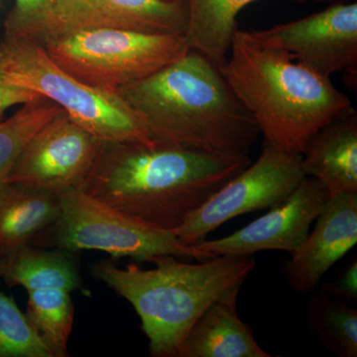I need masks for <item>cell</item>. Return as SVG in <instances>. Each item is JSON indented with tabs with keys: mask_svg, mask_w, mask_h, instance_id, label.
<instances>
[{
	"mask_svg": "<svg viewBox=\"0 0 357 357\" xmlns=\"http://www.w3.org/2000/svg\"><path fill=\"white\" fill-rule=\"evenodd\" d=\"M0 68L9 83L48 98L100 140L153 141L116 93L77 81L33 40L4 37L0 41Z\"/></svg>",
	"mask_w": 357,
	"mask_h": 357,
	"instance_id": "obj_5",
	"label": "cell"
},
{
	"mask_svg": "<svg viewBox=\"0 0 357 357\" xmlns=\"http://www.w3.org/2000/svg\"><path fill=\"white\" fill-rule=\"evenodd\" d=\"M0 357H54L11 296L0 291Z\"/></svg>",
	"mask_w": 357,
	"mask_h": 357,
	"instance_id": "obj_22",
	"label": "cell"
},
{
	"mask_svg": "<svg viewBox=\"0 0 357 357\" xmlns=\"http://www.w3.org/2000/svg\"><path fill=\"white\" fill-rule=\"evenodd\" d=\"M102 142L62 110L28 141L4 183L58 197L81 188Z\"/></svg>",
	"mask_w": 357,
	"mask_h": 357,
	"instance_id": "obj_10",
	"label": "cell"
},
{
	"mask_svg": "<svg viewBox=\"0 0 357 357\" xmlns=\"http://www.w3.org/2000/svg\"><path fill=\"white\" fill-rule=\"evenodd\" d=\"M60 199L13 183L0 185V255L51 227L60 215Z\"/></svg>",
	"mask_w": 357,
	"mask_h": 357,
	"instance_id": "obj_17",
	"label": "cell"
},
{
	"mask_svg": "<svg viewBox=\"0 0 357 357\" xmlns=\"http://www.w3.org/2000/svg\"><path fill=\"white\" fill-rule=\"evenodd\" d=\"M61 211L49 234L53 248L69 252L102 251L112 258L130 257L151 262L157 256L195 258L215 256L185 245L170 230L156 229L102 203L79 188L59 196Z\"/></svg>",
	"mask_w": 357,
	"mask_h": 357,
	"instance_id": "obj_7",
	"label": "cell"
},
{
	"mask_svg": "<svg viewBox=\"0 0 357 357\" xmlns=\"http://www.w3.org/2000/svg\"><path fill=\"white\" fill-rule=\"evenodd\" d=\"M269 48L286 52L321 76L357 72V3H335L302 20L248 31Z\"/></svg>",
	"mask_w": 357,
	"mask_h": 357,
	"instance_id": "obj_11",
	"label": "cell"
},
{
	"mask_svg": "<svg viewBox=\"0 0 357 357\" xmlns=\"http://www.w3.org/2000/svg\"><path fill=\"white\" fill-rule=\"evenodd\" d=\"M328 197L319 181L306 177L285 202L266 215L229 236L192 246L215 257L253 255L264 250L293 253L304 243Z\"/></svg>",
	"mask_w": 357,
	"mask_h": 357,
	"instance_id": "obj_12",
	"label": "cell"
},
{
	"mask_svg": "<svg viewBox=\"0 0 357 357\" xmlns=\"http://www.w3.org/2000/svg\"><path fill=\"white\" fill-rule=\"evenodd\" d=\"M114 93L156 142L220 156L249 157L260 134L218 66L195 50Z\"/></svg>",
	"mask_w": 357,
	"mask_h": 357,
	"instance_id": "obj_2",
	"label": "cell"
},
{
	"mask_svg": "<svg viewBox=\"0 0 357 357\" xmlns=\"http://www.w3.org/2000/svg\"><path fill=\"white\" fill-rule=\"evenodd\" d=\"M61 68L93 88L114 91L151 76L189 52L178 33L91 29L39 43Z\"/></svg>",
	"mask_w": 357,
	"mask_h": 357,
	"instance_id": "obj_6",
	"label": "cell"
},
{
	"mask_svg": "<svg viewBox=\"0 0 357 357\" xmlns=\"http://www.w3.org/2000/svg\"><path fill=\"white\" fill-rule=\"evenodd\" d=\"M236 288L215 301L185 337L178 357H271L239 319Z\"/></svg>",
	"mask_w": 357,
	"mask_h": 357,
	"instance_id": "obj_15",
	"label": "cell"
},
{
	"mask_svg": "<svg viewBox=\"0 0 357 357\" xmlns=\"http://www.w3.org/2000/svg\"><path fill=\"white\" fill-rule=\"evenodd\" d=\"M317 1H326V0H317Z\"/></svg>",
	"mask_w": 357,
	"mask_h": 357,
	"instance_id": "obj_26",
	"label": "cell"
},
{
	"mask_svg": "<svg viewBox=\"0 0 357 357\" xmlns=\"http://www.w3.org/2000/svg\"><path fill=\"white\" fill-rule=\"evenodd\" d=\"M256 0H185L184 34L190 50L201 53L220 67L229 56L237 28V15ZM304 3L307 0H292Z\"/></svg>",
	"mask_w": 357,
	"mask_h": 357,
	"instance_id": "obj_18",
	"label": "cell"
},
{
	"mask_svg": "<svg viewBox=\"0 0 357 357\" xmlns=\"http://www.w3.org/2000/svg\"><path fill=\"white\" fill-rule=\"evenodd\" d=\"M305 177L319 181L330 196L357 192V112L352 107L319 129L302 153Z\"/></svg>",
	"mask_w": 357,
	"mask_h": 357,
	"instance_id": "obj_14",
	"label": "cell"
},
{
	"mask_svg": "<svg viewBox=\"0 0 357 357\" xmlns=\"http://www.w3.org/2000/svg\"><path fill=\"white\" fill-rule=\"evenodd\" d=\"M218 69L264 139L291 153H302L319 128L354 107L331 77L286 52L262 46L243 30L234 33Z\"/></svg>",
	"mask_w": 357,
	"mask_h": 357,
	"instance_id": "obj_3",
	"label": "cell"
},
{
	"mask_svg": "<svg viewBox=\"0 0 357 357\" xmlns=\"http://www.w3.org/2000/svg\"><path fill=\"white\" fill-rule=\"evenodd\" d=\"M26 316L54 357L68 356L75 307L69 291L43 289L27 292Z\"/></svg>",
	"mask_w": 357,
	"mask_h": 357,
	"instance_id": "obj_19",
	"label": "cell"
},
{
	"mask_svg": "<svg viewBox=\"0 0 357 357\" xmlns=\"http://www.w3.org/2000/svg\"><path fill=\"white\" fill-rule=\"evenodd\" d=\"M47 3L48 0H15V6L4 22L6 36H13L23 26L36 18Z\"/></svg>",
	"mask_w": 357,
	"mask_h": 357,
	"instance_id": "obj_23",
	"label": "cell"
},
{
	"mask_svg": "<svg viewBox=\"0 0 357 357\" xmlns=\"http://www.w3.org/2000/svg\"><path fill=\"white\" fill-rule=\"evenodd\" d=\"M0 279L10 287L24 288L26 292L63 289L72 293L82 287L72 252L37 248L30 243L0 255Z\"/></svg>",
	"mask_w": 357,
	"mask_h": 357,
	"instance_id": "obj_16",
	"label": "cell"
},
{
	"mask_svg": "<svg viewBox=\"0 0 357 357\" xmlns=\"http://www.w3.org/2000/svg\"><path fill=\"white\" fill-rule=\"evenodd\" d=\"M62 110L48 98H42L21 105L15 114L0 121V185L28 141Z\"/></svg>",
	"mask_w": 357,
	"mask_h": 357,
	"instance_id": "obj_21",
	"label": "cell"
},
{
	"mask_svg": "<svg viewBox=\"0 0 357 357\" xmlns=\"http://www.w3.org/2000/svg\"><path fill=\"white\" fill-rule=\"evenodd\" d=\"M316 225L304 243L291 253L287 265L289 283L307 293L319 285L324 275L357 243V192L328 197Z\"/></svg>",
	"mask_w": 357,
	"mask_h": 357,
	"instance_id": "obj_13",
	"label": "cell"
},
{
	"mask_svg": "<svg viewBox=\"0 0 357 357\" xmlns=\"http://www.w3.org/2000/svg\"><path fill=\"white\" fill-rule=\"evenodd\" d=\"M187 22L185 0H48L36 18L8 37L41 43L91 29L184 35Z\"/></svg>",
	"mask_w": 357,
	"mask_h": 357,
	"instance_id": "obj_9",
	"label": "cell"
},
{
	"mask_svg": "<svg viewBox=\"0 0 357 357\" xmlns=\"http://www.w3.org/2000/svg\"><path fill=\"white\" fill-rule=\"evenodd\" d=\"M309 324L314 337L335 356H357V311L351 303L325 292L314 296Z\"/></svg>",
	"mask_w": 357,
	"mask_h": 357,
	"instance_id": "obj_20",
	"label": "cell"
},
{
	"mask_svg": "<svg viewBox=\"0 0 357 357\" xmlns=\"http://www.w3.org/2000/svg\"><path fill=\"white\" fill-rule=\"evenodd\" d=\"M177 256H157L153 269L129 264L122 269L110 261L91 265L96 280L133 307L154 357H178L192 326L225 294L241 288L255 269L252 255H222L201 263H185Z\"/></svg>",
	"mask_w": 357,
	"mask_h": 357,
	"instance_id": "obj_4",
	"label": "cell"
},
{
	"mask_svg": "<svg viewBox=\"0 0 357 357\" xmlns=\"http://www.w3.org/2000/svg\"><path fill=\"white\" fill-rule=\"evenodd\" d=\"M40 98L42 96L35 91L9 83L0 68V121L3 119L4 114L11 107L34 102Z\"/></svg>",
	"mask_w": 357,
	"mask_h": 357,
	"instance_id": "obj_24",
	"label": "cell"
},
{
	"mask_svg": "<svg viewBox=\"0 0 357 357\" xmlns=\"http://www.w3.org/2000/svg\"><path fill=\"white\" fill-rule=\"evenodd\" d=\"M250 163V157L156 141H102L79 189L139 222L174 231Z\"/></svg>",
	"mask_w": 357,
	"mask_h": 357,
	"instance_id": "obj_1",
	"label": "cell"
},
{
	"mask_svg": "<svg viewBox=\"0 0 357 357\" xmlns=\"http://www.w3.org/2000/svg\"><path fill=\"white\" fill-rule=\"evenodd\" d=\"M305 178L302 155L264 139L259 158L192 211L173 234L185 245H196L232 218L279 206Z\"/></svg>",
	"mask_w": 357,
	"mask_h": 357,
	"instance_id": "obj_8",
	"label": "cell"
},
{
	"mask_svg": "<svg viewBox=\"0 0 357 357\" xmlns=\"http://www.w3.org/2000/svg\"><path fill=\"white\" fill-rule=\"evenodd\" d=\"M323 292L337 299L352 303L357 299V261L352 260L342 274L330 284L323 286Z\"/></svg>",
	"mask_w": 357,
	"mask_h": 357,
	"instance_id": "obj_25",
	"label": "cell"
}]
</instances>
